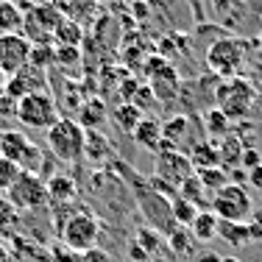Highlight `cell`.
<instances>
[{
  "instance_id": "1",
  "label": "cell",
  "mask_w": 262,
  "mask_h": 262,
  "mask_svg": "<svg viewBox=\"0 0 262 262\" xmlns=\"http://www.w3.org/2000/svg\"><path fill=\"white\" fill-rule=\"evenodd\" d=\"M45 134H48V148H51V154L59 162L76 165V162L84 159L86 131L81 128L78 120H73V117H59Z\"/></svg>"
},
{
  "instance_id": "2",
  "label": "cell",
  "mask_w": 262,
  "mask_h": 262,
  "mask_svg": "<svg viewBox=\"0 0 262 262\" xmlns=\"http://www.w3.org/2000/svg\"><path fill=\"white\" fill-rule=\"evenodd\" d=\"M248 56V42L237 39V36H221V39L209 42L207 48V67L212 76L221 78H237V73L243 70Z\"/></svg>"
},
{
  "instance_id": "3",
  "label": "cell",
  "mask_w": 262,
  "mask_h": 262,
  "mask_svg": "<svg viewBox=\"0 0 262 262\" xmlns=\"http://www.w3.org/2000/svg\"><path fill=\"white\" fill-rule=\"evenodd\" d=\"M128 176L134 179V195H137V201H140L142 215L148 217V223H151V229L154 232H165L167 237H170L179 229L176 223H173V217H170V201H167L165 195H159L157 190H151L148 179L134 176V170H128Z\"/></svg>"
},
{
  "instance_id": "4",
  "label": "cell",
  "mask_w": 262,
  "mask_h": 262,
  "mask_svg": "<svg viewBox=\"0 0 262 262\" xmlns=\"http://www.w3.org/2000/svg\"><path fill=\"white\" fill-rule=\"evenodd\" d=\"M254 103H257V90L248 78H229L217 86V109L229 117V120H243L251 115Z\"/></svg>"
},
{
  "instance_id": "5",
  "label": "cell",
  "mask_w": 262,
  "mask_h": 262,
  "mask_svg": "<svg viewBox=\"0 0 262 262\" xmlns=\"http://www.w3.org/2000/svg\"><path fill=\"white\" fill-rule=\"evenodd\" d=\"M0 157L14 162L23 173H36L42 167V151L23 134L20 128H3L0 131Z\"/></svg>"
},
{
  "instance_id": "6",
  "label": "cell",
  "mask_w": 262,
  "mask_h": 262,
  "mask_svg": "<svg viewBox=\"0 0 262 262\" xmlns=\"http://www.w3.org/2000/svg\"><path fill=\"white\" fill-rule=\"evenodd\" d=\"M14 115H17V120H20L26 128L48 131L56 120H59V103L53 101V95L48 90L31 92V95H26V98L17 101Z\"/></svg>"
},
{
  "instance_id": "7",
  "label": "cell",
  "mask_w": 262,
  "mask_h": 262,
  "mask_svg": "<svg viewBox=\"0 0 262 262\" xmlns=\"http://www.w3.org/2000/svg\"><path fill=\"white\" fill-rule=\"evenodd\" d=\"M61 20L64 17L59 14L53 0L39 3L34 9H28L26 17H23V36H26L31 45H53V34L61 26Z\"/></svg>"
},
{
  "instance_id": "8",
  "label": "cell",
  "mask_w": 262,
  "mask_h": 262,
  "mask_svg": "<svg viewBox=\"0 0 262 262\" xmlns=\"http://www.w3.org/2000/svg\"><path fill=\"white\" fill-rule=\"evenodd\" d=\"M251 198H248L246 187L229 182L223 190H217L212 195V215L217 221H229V223H246L251 217Z\"/></svg>"
},
{
  "instance_id": "9",
  "label": "cell",
  "mask_w": 262,
  "mask_h": 262,
  "mask_svg": "<svg viewBox=\"0 0 262 262\" xmlns=\"http://www.w3.org/2000/svg\"><path fill=\"white\" fill-rule=\"evenodd\" d=\"M59 237H61V243H64L70 251L84 254V251H90V248L98 246L101 223H98V217L92 215L90 209H81L78 215H73L70 221L64 223V229L59 232Z\"/></svg>"
},
{
  "instance_id": "10",
  "label": "cell",
  "mask_w": 262,
  "mask_h": 262,
  "mask_svg": "<svg viewBox=\"0 0 262 262\" xmlns=\"http://www.w3.org/2000/svg\"><path fill=\"white\" fill-rule=\"evenodd\" d=\"M6 195H9L11 209H42L51 201L45 179L36 176V173H20V179L11 184V190Z\"/></svg>"
},
{
  "instance_id": "11",
  "label": "cell",
  "mask_w": 262,
  "mask_h": 262,
  "mask_svg": "<svg viewBox=\"0 0 262 262\" xmlns=\"http://www.w3.org/2000/svg\"><path fill=\"white\" fill-rule=\"evenodd\" d=\"M31 48L34 45H31L23 34L0 36V70H3L6 78L31 64Z\"/></svg>"
},
{
  "instance_id": "12",
  "label": "cell",
  "mask_w": 262,
  "mask_h": 262,
  "mask_svg": "<svg viewBox=\"0 0 262 262\" xmlns=\"http://www.w3.org/2000/svg\"><path fill=\"white\" fill-rule=\"evenodd\" d=\"M192 165L190 159H187V154L182 151H159L157 154V165H154V176L162 179V182H167L170 187H182V182L192 176Z\"/></svg>"
},
{
  "instance_id": "13",
  "label": "cell",
  "mask_w": 262,
  "mask_h": 262,
  "mask_svg": "<svg viewBox=\"0 0 262 262\" xmlns=\"http://www.w3.org/2000/svg\"><path fill=\"white\" fill-rule=\"evenodd\" d=\"M42 90H48V73L39 70V67H34V64H28V67H23L20 73L6 78L3 95L17 103L20 98L31 95V92H42Z\"/></svg>"
},
{
  "instance_id": "14",
  "label": "cell",
  "mask_w": 262,
  "mask_h": 262,
  "mask_svg": "<svg viewBox=\"0 0 262 262\" xmlns=\"http://www.w3.org/2000/svg\"><path fill=\"white\" fill-rule=\"evenodd\" d=\"M53 3L64 20L78 23V26H90L98 17V9H101L98 0H53Z\"/></svg>"
},
{
  "instance_id": "15",
  "label": "cell",
  "mask_w": 262,
  "mask_h": 262,
  "mask_svg": "<svg viewBox=\"0 0 262 262\" xmlns=\"http://www.w3.org/2000/svg\"><path fill=\"white\" fill-rule=\"evenodd\" d=\"M151 78V92H154V98H157V103H167V101H173L176 98V92H179V86H182V81H179V73L173 70V64L167 61L165 67H159L154 76H148Z\"/></svg>"
},
{
  "instance_id": "16",
  "label": "cell",
  "mask_w": 262,
  "mask_h": 262,
  "mask_svg": "<svg viewBox=\"0 0 262 262\" xmlns=\"http://www.w3.org/2000/svg\"><path fill=\"white\" fill-rule=\"evenodd\" d=\"M187 131H190V117L187 115H173L167 123H162V145H159V151H179V145L184 142Z\"/></svg>"
},
{
  "instance_id": "17",
  "label": "cell",
  "mask_w": 262,
  "mask_h": 262,
  "mask_svg": "<svg viewBox=\"0 0 262 262\" xmlns=\"http://www.w3.org/2000/svg\"><path fill=\"white\" fill-rule=\"evenodd\" d=\"M217 159H221V167L229 173V167L240 165L243 159V151H246V145H243V137L240 134H226L223 140H217Z\"/></svg>"
},
{
  "instance_id": "18",
  "label": "cell",
  "mask_w": 262,
  "mask_h": 262,
  "mask_svg": "<svg viewBox=\"0 0 262 262\" xmlns=\"http://www.w3.org/2000/svg\"><path fill=\"white\" fill-rule=\"evenodd\" d=\"M134 142L140 148H148V151H159L162 145V123L157 117H142V123L134 128Z\"/></svg>"
},
{
  "instance_id": "19",
  "label": "cell",
  "mask_w": 262,
  "mask_h": 262,
  "mask_svg": "<svg viewBox=\"0 0 262 262\" xmlns=\"http://www.w3.org/2000/svg\"><path fill=\"white\" fill-rule=\"evenodd\" d=\"M190 237H195L198 243H209L217 237V217L212 215V209H201L195 215V221L190 223Z\"/></svg>"
},
{
  "instance_id": "20",
  "label": "cell",
  "mask_w": 262,
  "mask_h": 262,
  "mask_svg": "<svg viewBox=\"0 0 262 262\" xmlns=\"http://www.w3.org/2000/svg\"><path fill=\"white\" fill-rule=\"evenodd\" d=\"M217 237L229 243V246H251V226L246 223H229V221H217Z\"/></svg>"
},
{
  "instance_id": "21",
  "label": "cell",
  "mask_w": 262,
  "mask_h": 262,
  "mask_svg": "<svg viewBox=\"0 0 262 262\" xmlns=\"http://www.w3.org/2000/svg\"><path fill=\"white\" fill-rule=\"evenodd\" d=\"M192 170H204V167H221V159H217V148L215 142H195L187 154Z\"/></svg>"
},
{
  "instance_id": "22",
  "label": "cell",
  "mask_w": 262,
  "mask_h": 262,
  "mask_svg": "<svg viewBox=\"0 0 262 262\" xmlns=\"http://www.w3.org/2000/svg\"><path fill=\"white\" fill-rule=\"evenodd\" d=\"M23 11L17 3H11V0H6V3H0V36L6 34H23Z\"/></svg>"
},
{
  "instance_id": "23",
  "label": "cell",
  "mask_w": 262,
  "mask_h": 262,
  "mask_svg": "<svg viewBox=\"0 0 262 262\" xmlns=\"http://www.w3.org/2000/svg\"><path fill=\"white\" fill-rule=\"evenodd\" d=\"M81 42H84V26L61 20V26L53 34V45L56 48H81Z\"/></svg>"
},
{
  "instance_id": "24",
  "label": "cell",
  "mask_w": 262,
  "mask_h": 262,
  "mask_svg": "<svg viewBox=\"0 0 262 262\" xmlns=\"http://www.w3.org/2000/svg\"><path fill=\"white\" fill-rule=\"evenodd\" d=\"M204 126H207V134H209V142L215 140H223L226 134H232V120H229L226 115H223L217 106H212V109L204 115Z\"/></svg>"
},
{
  "instance_id": "25",
  "label": "cell",
  "mask_w": 262,
  "mask_h": 262,
  "mask_svg": "<svg viewBox=\"0 0 262 262\" xmlns=\"http://www.w3.org/2000/svg\"><path fill=\"white\" fill-rule=\"evenodd\" d=\"M142 112L137 109L134 103H120L115 112H112V120H115V126L120 131H126V134H134V128L142 123Z\"/></svg>"
},
{
  "instance_id": "26",
  "label": "cell",
  "mask_w": 262,
  "mask_h": 262,
  "mask_svg": "<svg viewBox=\"0 0 262 262\" xmlns=\"http://www.w3.org/2000/svg\"><path fill=\"white\" fill-rule=\"evenodd\" d=\"M48 198H51L53 204H67V201H73L76 198V184H73V179H67V176H51L48 179Z\"/></svg>"
},
{
  "instance_id": "27",
  "label": "cell",
  "mask_w": 262,
  "mask_h": 262,
  "mask_svg": "<svg viewBox=\"0 0 262 262\" xmlns=\"http://www.w3.org/2000/svg\"><path fill=\"white\" fill-rule=\"evenodd\" d=\"M195 179L201 182L204 192H212V195L229 184V173L223 170V167H204V170H195Z\"/></svg>"
},
{
  "instance_id": "28",
  "label": "cell",
  "mask_w": 262,
  "mask_h": 262,
  "mask_svg": "<svg viewBox=\"0 0 262 262\" xmlns=\"http://www.w3.org/2000/svg\"><path fill=\"white\" fill-rule=\"evenodd\" d=\"M103 112H106V106H103V101H98V98H90V101H86L84 106H81L78 109V115H81V128L84 131H95L98 128V123L103 120Z\"/></svg>"
},
{
  "instance_id": "29",
  "label": "cell",
  "mask_w": 262,
  "mask_h": 262,
  "mask_svg": "<svg viewBox=\"0 0 262 262\" xmlns=\"http://www.w3.org/2000/svg\"><path fill=\"white\" fill-rule=\"evenodd\" d=\"M198 212L201 209H198L195 204L184 201V198H173L170 201V217H173V223H176L179 229H190V223L195 221Z\"/></svg>"
},
{
  "instance_id": "30",
  "label": "cell",
  "mask_w": 262,
  "mask_h": 262,
  "mask_svg": "<svg viewBox=\"0 0 262 262\" xmlns=\"http://www.w3.org/2000/svg\"><path fill=\"white\" fill-rule=\"evenodd\" d=\"M109 142L103 140L98 131H86V140H84V157L86 159H101V157H109Z\"/></svg>"
},
{
  "instance_id": "31",
  "label": "cell",
  "mask_w": 262,
  "mask_h": 262,
  "mask_svg": "<svg viewBox=\"0 0 262 262\" xmlns=\"http://www.w3.org/2000/svg\"><path fill=\"white\" fill-rule=\"evenodd\" d=\"M179 198L195 204V207H201V204H204V187H201V182L195 179V173H192L187 182H182V187H179Z\"/></svg>"
},
{
  "instance_id": "32",
  "label": "cell",
  "mask_w": 262,
  "mask_h": 262,
  "mask_svg": "<svg viewBox=\"0 0 262 262\" xmlns=\"http://www.w3.org/2000/svg\"><path fill=\"white\" fill-rule=\"evenodd\" d=\"M20 173H23V170L14 165V162H9V159L0 157V192H9L11 184L20 179Z\"/></svg>"
},
{
  "instance_id": "33",
  "label": "cell",
  "mask_w": 262,
  "mask_h": 262,
  "mask_svg": "<svg viewBox=\"0 0 262 262\" xmlns=\"http://www.w3.org/2000/svg\"><path fill=\"white\" fill-rule=\"evenodd\" d=\"M159 243H162L159 240V232H154L151 226H145V229H140V232H137V246H140L148 257H151V254L159 248Z\"/></svg>"
},
{
  "instance_id": "34",
  "label": "cell",
  "mask_w": 262,
  "mask_h": 262,
  "mask_svg": "<svg viewBox=\"0 0 262 262\" xmlns=\"http://www.w3.org/2000/svg\"><path fill=\"white\" fill-rule=\"evenodd\" d=\"M190 240H192V237H190V232H187V229H176V232L167 237V243H170L173 254H179V257L190 251Z\"/></svg>"
},
{
  "instance_id": "35",
  "label": "cell",
  "mask_w": 262,
  "mask_h": 262,
  "mask_svg": "<svg viewBox=\"0 0 262 262\" xmlns=\"http://www.w3.org/2000/svg\"><path fill=\"white\" fill-rule=\"evenodd\" d=\"M53 53H56V64L73 67L81 61V48H56L53 45Z\"/></svg>"
},
{
  "instance_id": "36",
  "label": "cell",
  "mask_w": 262,
  "mask_h": 262,
  "mask_svg": "<svg viewBox=\"0 0 262 262\" xmlns=\"http://www.w3.org/2000/svg\"><path fill=\"white\" fill-rule=\"evenodd\" d=\"M51 262H81V254L70 251L64 243H56L51 248Z\"/></svg>"
},
{
  "instance_id": "37",
  "label": "cell",
  "mask_w": 262,
  "mask_h": 262,
  "mask_svg": "<svg viewBox=\"0 0 262 262\" xmlns=\"http://www.w3.org/2000/svg\"><path fill=\"white\" fill-rule=\"evenodd\" d=\"M131 103H134L137 109H140L142 115H145L148 106H157V98H154L151 86H142V84H140V90H137V95H134V101H131Z\"/></svg>"
},
{
  "instance_id": "38",
  "label": "cell",
  "mask_w": 262,
  "mask_h": 262,
  "mask_svg": "<svg viewBox=\"0 0 262 262\" xmlns=\"http://www.w3.org/2000/svg\"><path fill=\"white\" fill-rule=\"evenodd\" d=\"M137 90H140V81H137V78H126L120 86H117V92H120V101H123V103H131V101H134V95H137Z\"/></svg>"
},
{
  "instance_id": "39",
  "label": "cell",
  "mask_w": 262,
  "mask_h": 262,
  "mask_svg": "<svg viewBox=\"0 0 262 262\" xmlns=\"http://www.w3.org/2000/svg\"><path fill=\"white\" fill-rule=\"evenodd\" d=\"M240 165L246 167V170H254V167H259V165H262V157H259V151H254V148H246V151H243V159H240Z\"/></svg>"
},
{
  "instance_id": "40",
  "label": "cell",
  "mask_w": 262,
  "mask_h": 262,
  "mask_svg": "<svg viewBox=\"0 0 262 262\" xmlns=\"http://www.w3.org/2000/svg\"><path fill=\"white\" fill-rule=\"evenodd\" d=\"M81 262H112L109 259V254H106L103 251V248H90V251H84V254H81Z\"/></svg>"
},
{
  "instance_id": "41",
  "label": "cell",
  "mask_w": 262,
  "mask_h": 262,
  "mask_svg": "<svg viewBox=\"0 0 262 262\" xmlns=\"http://www.w3.org/2000/svg\"><path fill=\"white\" fill-rule=\"evenodd\" d=\"M14 109H17V103L11 101V98L0 95V120H6V117H17Z\"/></svg>"
},
{
  "instance_id": "42",
  "label": "cell",
  "mask_w": 262,
  "mask_h": 262,
  "mask_svg": "<svg viewBox=\"0 0 262 262\" xmlns=\"http://www.w3.org/2000/svg\"><path fill=\"white\" fill-rule=\"evenodd\" d=\"M246 182L254 187V190H262V165L259 167H254V170H248L246 173Z\"/></svg>"
},
{
  "instance_id": "43",
  "label": "cell",
  "mask_w": 262,
  "mask_h": 262,
  "mask_svg": "<svg viewBox=\"0 0 262 262\" xmlns=\"http://www.w3.org/2000/svg\"><path fill=\"white\" fill-rule=\"evenodd\" d=\"M232 3H237V0H209V6L215 9V14H229L232 11Z\"/></svg>"
},
{
  "instance_id": "44",
  "label": "cell",
  "mask_w": 262,
  "mask_h": 262,
  "mask_svg": "<svg viewBox=\"0 0 262 262\" xmlns=\"http://www.w3.org/2000/svg\"><path fill=\"white\" fill-rule=\"evenodd\" d=\"M128 257H131V259H134V262H148V254H145V251H142V248H140V246H137V243H134V246H131V248H128Z\"/></svg>"
},
{
  "instance_id": "45",
  "label": "cell",
  "mask_w": 262,
  "mask_h": 262,
  "mask_svg": "<svg viewBox=\"0 0 262 262\" xmlns=\"http://www.w3.org/2000/svg\"><path fill=\"white\" fill-rule=\"evenodd\" d=\"M11 3H17V6H20V11L26 14L28 9H34V6H39V3H48V0H11Z\"/></svg>"
},
{
  "instance_id": "46",
  "label": "cell",
  "mask_w": 262,
  "mask_h": 262,
  "mask_svg": "<svg viewBox=\"0 0 262 262\" xmlns=\"http://www.w3.org/2000/svg\"><path fill=\"white\" fill-rule=\"evenodd\" d=\"M248 223H254V226H257L259 232H262V207L251 212V217H248Z\"/></svg>"
},
{
  "instance_id": "47",
  "label": "cell",
  "mask_w": 262,
  "mask_h": 262,
  "mask_svg": "<svg viewBox=\"0 0 262 262\" xmlns=\"http://www.w3.org/2000/svg\"><path fill=\"white\" fill-rule=\"evenodd\" d=\"M198 262H221V257H217V254H204Z\"/></svg>"
},
{
  "instance_id": "48",
  "label": "cell",
  "mask_w": 262,
  "mask_h": 262,
  "mask_svg": "<svg viewBox=\"0 0 262 262\" xmlns=\"http://www.w3.org/2000/svg\"><path fill=\"white\" fill-rule=\"evenodd\" d=\"M3 90H6V76H3V70H0V95H3Z\"/></svg>"
},
{
  "instance_id": "49",
  "label": "cell",
  "mask_w": 262,
  "mask_h": 262,
  "mask_svg": "<svg viewBox=\"0 0 262 262\" xmlns=\"http://www.w3.org/2000/svg\"><path fill=\"white\" fill-rule=\"evenodd\" d=\"M221 262H240L237 257H221Z\"/></svg>"
},
{
  "instance_id": "50",
  "label": "cell",
  "mask_w": 262,
  "mask_h": 262,
  "mask_svg": "<svg viewBox=\"0 0 262 262\" xmlns=\"http://www.w3.org/2000/svg\"><path fill=\"white\" fill-rule=\"evenodd\" d=\"M257 45H262V36H259V39H257Z\"/></svg>"
},
{
  "instance_id": "51",
  "label": "cell",
  "mask_w": 262,
  "mask_h": 262,
  "mask_svg": "<svg viewBox=\"0 0 262 262\" xmlns=\"http://www.w3.org/2000/svg\"><path fill=\"white\" fill-rule=\"evenodd\" d=\"M154 262H162V259H154Z\"/></svg>"
},
{
  "instance_id": "52",
  "label": "cell",
  "mask_w": 262,
  "mask_h": 262,
  "mask_svg": "<svg viewBox=\"0 0 262 262\" xmlns=\"http://www.w3.org/2000/svg\"><path fill=\"white\" fill-rule=\"evenodd\" d=\"M237 3H243V0H237Z\"/></svg>"
},
{
  "instance_id": "53",
  "label": "cell",
  "mask_w": 262,
  "mask_h": 262,
  "mask_svg": "<svg viewBox=\"0 0 262 262\" xmlns=\"http://www.w3.org/2000/svg\"><path fill=\"white\" fill-rule=\"evenodd\" d=\"M0 3H6V0H0Z\"/></svg>"
}]
</instances>
